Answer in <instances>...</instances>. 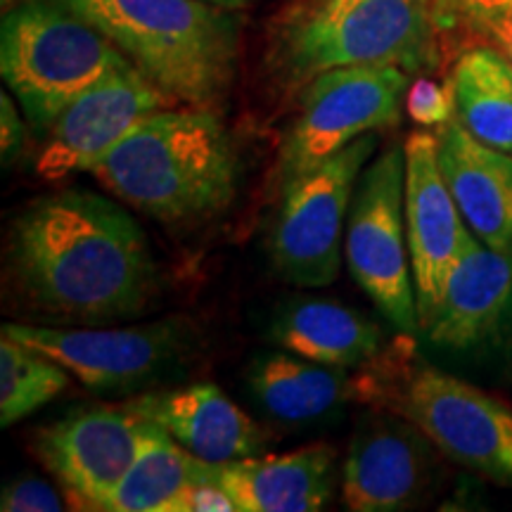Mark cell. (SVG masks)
<instances>
[{
    "label": "cell",
    "mask_w": 512,
    "mask_h": 512,
    "mask_svg": "<svg viewBox=\"0 0 512 512\" xmlns=\"http://www.w3.org/2000/svg\"><path fill=\"white\" fill-rule=\"evenodd\" d=\"M10 266L29 309L57 325L138 318L159 290L138 221L121 204L79 188L41 197L19 216Z\"/></svg>",
    "instance_id": "cell-1"
},
{
    "label": "cell",
    "mask_w": 512,
    "mask_h": 512,
    "mask_svg": "<svg viewBox=\"0 0 512 512\" xmlns=\"http://www.w3.org/2000/svg\"><path fill=\"white\" fill-rule=\"evenodd\" d=\"M91 174L126 207L162 223L221 214L240 188V155L209 107H166L143 121Z\"/></svg>",
    "instance_id": "cell-2"
},
{
    "label": "cell",
    "mask_w": 512,
    "mask_h": 512,
    "mask_svg": "<svg viewBox=\"0 0 512 512\" xmlns=\"http://www.w3.org/2000/svg\"><path fill=\"white\" fill-rule=\"evenodd\" d=\"M178 105L214 110L238 72L240 19L204 0H57Z\"/></svg>",
    "instance_id": "cell-3"
},
{
    "label": "cell",
    "mask_w": 512,
    "mask_h": 512,
    "mask_svg": "<svg viewBox=\"0 0 512 512\" xmlns=\"http://www.w3.org/2000/svg\"><path fill=\"white\" fill-rule=\"evenodd\" d=\"M434 0H311L292 10L273 41L271 64L287 88L337 67L434 69Z\"/></svg>",
    "instance_id": "cell-4"
},
{
    "label": "cell",
    "mask_w": 512,
    "mask_h": 512,
    "mask_svg": "<svg viewBox=\"0 0 512 512\" xmlns=\"http://www.w3.org/2000/svg\"><path fill=\"white\" fill-rule=\"evenodd\" d=\"M411 349H389L356 375L358 401L392 411L425 434L439 453L501 486H512V411L503 401L413 363Z\"/></svg>",
    "instance_id": "cell-5"
},
{
    "label": "cell",
    "mask_w": 512,
    "mask_h": 512,
    "mask_svg": "<svg viewBox=\"0 0 512 512\" xmlns=\"http://www.w3.org/2000/svg\"><path fill=\"white\" fill-rule=\"evenodd\" d=\"M124 62L110 38L57 0H27L3 17L0 72L38 133Z\"/></svg>",
    "instance_id": "cell-6"
},
{
    "label": "cell",
    "mask_w": 512,
    "mask_h": 512,
    "mask_svg": "<svg viewBox=\"0 0 512 512\" xmlns=\"http://www.w3.org/2000/svg\"><path fill=\"white\" fill-rule=\"evenodd\" d=\"M3 335L38 349L95 394H140L178 373L197 351L195 323L171 316L155 323L36 325L8 323Z\"/></svg>",
    "instance_id": "cell-7"
},
{
    "label": "cell",
    "mask_w": 512,
    "mask_h": 512,
    "mask_svg": "<svg viewBox=\"0 0 512 512\" xmlns=\"http://www.w3.org/2000/svg\"><path fill=\"white\" fill-rule=\"evenodd\" d=\"M375 145L377 136L366 133L325 162L285 178L268 249L275 271L290 285L328 287L337 280L351 200Z\"/></svg>",
    "instance_id": "cell-8"
},
{
    "label": "cell",
    "mask_w": 512,
    "mask_h": 512,
    "mask_svg": "<svg viewBox=\"0 0 512 512\" xmlns=\"http://www.w3.org/2000/svg\"><path fill=\"white\" fill-rule=\"evenodd\" d=\"M406 155L403 147H387L358 176L351 200L344 259L351 278L401 335L420 330L406 214Z\"/></svg>",
    "instance_id": "cell-9"
},
{
    "label": "cell",
    "mask_w": 512,
    "mask_h": 512,
    "mask_svg": "<svg viewBox=\"0 0 512 512\" xmlns=\"http://www.w3.org/2000/svg\"><path fill=\"white\" fill-rule=\"evenodd\" d=\"M408 86V72L373 64L328 69L311 79L283 147L285 178L325 162L366 133L399 124Z\"/></svg>",
    "instance_id": "cell-10"
},
{
    "label": "cell",
    "mask_w": 512,
    "mask_h": 512,
    "mask_svg": "<svg viewBox=\"0 0 512 512\" xmlns=\"http://www.w3.org/2000/svg\"><path fill=\"white\" fill-rule=\"evenodd\" d=\"M176 105L136 64L124 62L57 117L36 159L38 176L60 181L79 171H93L143 121Z\"/></svg>",
    "instance_id": "cell-11"
},
{
    "label": "cell",
    "mask_w": 512,
    "mask_h": 512,
    "mask_svg": "<svg viewBox=\"0 0 512 512\" xmlns=\"http://www.w3.org/2000/svg\"><path fill=\"white\" fill-rule=\"evenodd\" d=\"M145 420L126 406L81 408L31 439V453L74 503L112 510L114 494L138 456Z\"/></svg>",
    "instance_id": "cell-12"
},
{
    "label": "cell",
    "mask_w": 512,
    "mask_h": 512,
    "mask_svg": "<svg viewBox=\"0 0 512 512\" xmlns=\"http://www.w3.org/2000/svg\"><path fill=\"white\" fill-rule=\"evenodd\" d=\"M403 155V214L422 325V320L437 309L448 273L460 254L475 242V233L460 214L456 197L441 171L437 133L413 131L403 145Z\"/></svg>",
    "instance_id": "cell-13"
},
{
    "label": "cell",
    "mask_w": 512,
    "mask_h": 512,
    "mask_svg": "<svg viewBox=\"0 0 512 512\" xmlns=\"http://www.w3.org/2000/svg\"><path fill=\"white\" fill-rule=\"evenodd\" d=\"M437 451L401 415L366 413L358 420L342 470L344 505L354 512L413 508L437 479Z\"/></svg>",
    "instance_id": "cell-14"
},
{
    "label": "cell",
    "mask_w": 512,
    "mask_h": 512,
    "mask_svg": "<svg viewBox=\"0 0 512 512\" xmlns=\"http://www.w3.org/2000/svg\"><path fill=\"white\" fill-rule=\"evenodd\" d=\"M124 406L143 420L155 422L176 444L204 463L226 465L233 460L261 456L268 434L238 403L209 382L188 387L147 389Z\"/></svg>",
    "instance_id": "cell-15"
},
{
    "label": "cell",
    "mask_w": 512,
    "mask_h": 512,
    "mask_svg": "<svg viewBox=\"0 0 512 512\" xmlns=\"http://www.w3.org/2000/svg\"><path fill=\"white\" fill-rule=\"evenodd\" d=\"M512 323V254L472 242L448 273L444 292L420 330L434 347L472 351Z\"/></svg>",
    "instance_id": "cell-16"
},
{
    "label": "cell",
    "mask_w": 512,
    "mask_h": 512,
    "mask_svg": "<svg viewBox=\"0 0 512 512\" xmlns=\"http://www.w3.org/2000/svg\"><path fill=\"white\" fill-rule=\"evenodd\" d=\"M439 164L477 240L512 254V155L472 136L453 117L437 131Z\"/></svg>",
    "instance_id": "cell-17"
},
{
    "label": "cell",
    "mask_w": 512,
    "mask_h": 512,
    "mask_svg": "<svg viewBox=\"0 0 512 512\" xmlns=\"http://www.w3.org/2000/svg\"><path fill=\"white\" fill-rule=\"evenodd\" d=\"M337 453L313 444L280 456H252L219 465V484L240 512H311L332 498Z\"/></svg>",
    "instance_id": "cell-18"
},
{
    "label": "cell",
    "mask_w": 512,
    "mask_h": 512,
    "mask_svg": "<svg viewBox=\"0 0 512 512\" xmlns=\"http://www.w3.org/2000/svg\"><path fill=\"white\" fill-rule=\"evenodd\" d=\"M245 380L261 411L283 425H311L358 401L356 375L347 368L323 366L290 351L254 356Z\"/></svg>",
    "instance_id": "cell-19"
},
{
    "label": "cell",
    "mask_w": 512,
    "mask_h": 512,
    "mask_svg": "<svg viewBox=\"0 0 512 512\" xmlns=\"http://www.w3.org/2000/svg\"><path fill=\"white\" fill-rule=\"evenodd\" d=\"M271 337L280 349L335 368H363L382 354V335L361 313L325 299H294L278 309Z\"/></svg>",
    "instance_id": "cell-20"
},
{
    "label": "cell",
    "mask_w": 512,
    "mask_h": 512,
    "mask_svg": "<svg viewBox=\"0 0 512 512\" xmlns=\"http://www.w3.org/2000/svg\"><path fill=\"white\" fill-rule=\"evenodd\" d=\"M219 465L185 451L155 422L145 420L138 456L114 494L110 512H178L195 484L219 482Z\"/></svg>",
    "instance_id": "cell-21"
},
{
    "label": "cell",
    "mask_w": 512,
    "mask_h": 512,
    "mask_svg": "<svg viewBox=\"0 0 512 512\" xmlns=\"http://www.w3.org/2000/svg\"><path fill=\"white\" fill-rule=\"evenodd\" d=\"M456 119L482 143L512 155V62L494 43L458 55L451 72Z\"/></svg>",
    "instance_id": "cell-22"
},
{
    "label": "cell",
    "mask_w": 512,
    "mask_h": 512,
    "mask_svg": "<svg viewBox=\"0 0 512 512\" xmlns=\"http://www.w3.org/2000/svg\"><path fill=\"white\" fill-rule=\"evenodd\" d=\"M69 387V373L27 344L0 337V425L27 418Z\"/></svg>",
    "instance_id": "cell-23"
},
{
    "label": "cell",
    "mask_w": 512,
    "mask_h": 512,
    "mask_svg": "<svg viewBox=\"0 0 512 512\" xmlns=\"http://www.w3.org/2000/svg\"><path fill=\"white\" fill-rule=\"evenodd\" d=\"M406 112L413 124L441 128L456 117L451 83H437L427 76L415 79L406 93Z\"/></svg>",
    "instance_id": "cell-24"
},
{
    "label": "cell",
    "mask_w": 512,
    "mask_h": 512,
    "mask_svg": "<svg viewBox=\"0 0 512 512\" xmlns=\"http://www.w3.org/2000/svg\"><path fill=\"white\" fill-rule=\"evenodd\" d=\"M508 10H512V0H434L439 34L456 29L477 34L484 22Z\"/></svg>",
    "instance_id": "cell-25"
},
{
    "label": "cell",
    "mask_w": 512,
    "mask_h": 512,
    "mask_svg": "<svg viewBox=\"0 0 512 512\" xmlns=\"http://www.w3.org/2000/svg\"><path fill=\"white\" fill-rule=\"evenodd\" d=\"M64 503L48 482L38 477H19L3 489L0 510L3 512H57Z\"/></svg>",
    "instance_id": "cell-26"
},
{
    "label": "cell",
    "mask_w": 512,
    "mask_h": 512,
    "mask_svg": "<svg viewBox=\"0 0 512 512\" xmlns=\"http://www.w3.org/2000/svg\"><path fill=\"white\" fill-rule=\"evenodd\" d=\"M27 124L19 117L15 100L8 91L0 93V150H3V164H15L24 150V138H27Z\"/></svg>",
    "instance_id": "cell-27"
},
{
    "label": "cell",
    "mask_w": 512,
    "mask_h": 512,
    "mask_svg": "<svg viewBox=\"0 0 512 512\" xmlns=\"http://www.w3.org/2000/svg\"><path fill=\"white\" fill-rule=\"evenodd\" d=\"M233 512L235 508L233 498L228 496V491L223 489L219 482H202L195 484L185 494L181 510L178 512Z\"/></svg>",
    "instance_id": "cell-28"
},
{
    "label": "cell",
    "mask_w": 512,
    "mask_h": 512,
    "mask_svg": "<svg viewBox=\"0 0 512 512\" xmlns=\"http://www.w3.org/2000/svg\"><path fill=\"white\" fill-rule=\"evenodd\" d=\"M477 36H486L501 53L512 62V10L503 12V15L491 17L479 27Z\"/></svg>",
    "instance_id": "cell-29"
},
{
    "label": "cell",
    "mask_w": 512,
    "mask_h": 512,
    "mask_svg": "<svg viewBox=\"0 0 512 512\" xmlns=\"http://www.w3.org/2000/svg\"><path fill=\"white\" fill-rule=\"evenodd\" d=\"M204 3H211L216 5V8H226V10H245L252 3H256V0H204Z\"/></svg>",
    "instance_id": "cell-30"
}]
</instances>
